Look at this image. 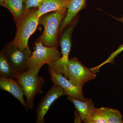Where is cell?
<instances>
[{
    "instance_id": "1",
    "label": "cell",
    "mask_w": 123,
    "mask_h": 123,
    "mask_svg": "<svg viewBox=\"0 0 123 123\" xmlns=\"http://www.w3.org/2000/svg\"><path fill=\"white\" fill-rule=\"evenodd\" d=\"M67 12V9H65L42 15L39 23L43 26L44 30L37 40L42 42L44 46L58 48L59 29Z\"/></svg>"
},
{
    "instance_id": "2",
    "label": "cell",
    "mask_w": 123,
    "mask_h": 123,
    "mask_svg": "<svg viewBox=\"0 0 123 123\" xmlns=\"http://www.w3.org/2000/svg\"><path fill=\"white\" fill-rule=\"evenodd\" d=\"M79 20L78 15L70 24L68 25L62 33L60 44L61 49V57L59 59L48 64V67L52 69L55 72L60 73L68 79L69 55L72 47V35Z\"/></svg>"
},
{
    "instance_id": "3",
    "label": "cell",
    "mask_w": 123,
    "mask_h": 123,
    "mask_svg": "<svg viewBox=\"0 0 123 123\" xmlns=\"http://www.w3.org/2000/svg\"><path fill=\"white\" fill-rule=\"evenodd\" d=\"M34 44L35 50L29 58L27 71L33 75H38L42 66L59 59L61 54L57 48L44 46L38 40H37Z\"/></svg>"
},
{
    "instance_id": "4",
    "label": "cell",
    "mask_w": 123,
    "mask_h": 123,
    "mask_svg": "<svg viewBox=\"0 0 123 123\" xmlns=\"http://www.w3.org/2000/svg\"><path fill=\"white\" fill-rule=\"evenodd\" d=\"M37 9H30L26 17L16 26L17 31L15 37L10 43L20 49L29 47V38L35 32L39 24V17L37 13Z\"/></svg>"
},
{
    "instance_id": "5",
    "label": "cell",
    "mask_w": 123,
    "mask_h": 123,
    "mask_svg": "<svg viewBox=\"0 0 123 123\" xmlns=\"http://www.w3.org/2000/svg\"><path fill=\"white\" fill-rule=\"evenodd\" d=\"M15 79L24 89L28 111L33 109L36 95L44 93L42 88L45 80L43 77L33 75L27 71L17 74Z\"/></svg>"
},
{
    "instance_id": "6",
    "label": "cell",
    "mask_w": 123,
    "mask_h": 123,
    "mask_svg": "<svg viewBox=\"0 0 123 123\" xmlns=\"http://www.w3.org/2000/svg\"><path fill=\"white\" fill-rule=\"evenodd\" d=\"M1 51L6 56L16 75L27 70V63L32 53L29 47L21 49L10 42Z\"/></svg>"
},
{
    "instance_id": "7",
    "label": "cell",
    "mask_w": 123,
    "mask_h": 123,
    "mask_svg": "<svg viewBox=\"0 0 123 123\" xmlns=\"http://www.w3.org/2000/svg\"><path fill=\"white\" fill-rule=\"evenodd\" d=\"M68 79L74 86L83 87L87 82L96 78L97 75L92 69L83 65L77 57H73L69 60Z\"/></svg>"
},
{
    "instance_id": "8",
    "label": "cell",
    "mask_w": 123,
    "mask_h": 123,
    "mask_svg": "<svg viewBox=\"0 0 123 123\" xmlns=\"http://www.w3.org/2000/svg\"><path fill=\"white\" fill-rule=\"evenodd\" d=\"M66 95L64 90L60 86L53 84L36 108V123H44V117L50 107L56 99L60 97Z\"/></svg>"
},
{
    "instance_id": "9",
    "label": "cell",
    "mask_w": 123,
    "mask_h": 123,
    "mask_svg": "<svg viewBox=\"0 0 123 123\" xmlns=\"http://www.w3.org/2000/svg\"><path fill=\"white\" fill-rule=\"evenodd\" d=\"M48 68L53 84L60 86L66 93V95L82 101H85L87 99L84 97L82 92L83 87L74 86L61 73L55 72L48 66Z\"/></svg>"
},
{
    "instance_id": "10",
    "label": "cell",
    "mask_w": 123,
    "mask_h": 123,
    "mask_svg": "<svg viewBox=\"0 0 123 123\" xmlns=\"http://www.w3.org/2000/svg\"><path fill=\"white\" fill-rule=\"evenodd\" d=\"M0 89L11 93L21 103L28 111L26 102L24 99L25 93L24 89L15 79L0 78Z\"/></svg>"
},
{
    "instance_id": "11",
    "label": "cell",
    "mask_w": 123,
    "mask_h": 123,
    "mask_svg": "<svg viewBox=\"0 0 123 123\" xmlns=\"http://www.w3.org/2000/svg\"><path fill=\"white\" fill-rule=\"evenodd\" d=\"M1 6L11 12L16 26L24 19L29 11L27 9L26 0H5Z\"/></svg>"
},
{
    "instance_id": "12",
    "label": "cell",
    "mask_w": 123,
    "mask_h": 123,
    "mask_svg": "<svg viewBox=\"0 0 123 123\" xmlns=\"http://www.w3.org/2000/svg\"><path fill=\"white\" fill-rule=\"evenodd\" d=\"M86 7V0H71L68 6L66 16L60 26L59 36L62 35L66 27L76 18L78 13Z\"/></svg>"
},
{
    "instance_id": "13",
    "label": "cell",
    "mask_w": 123,
    "mask_h": 123,
    "mask_svg": "<svg viewBox=\"0 0 123 123\" xmlns=\"http://www.w3.org/2000/svg\"><path fill=\"white\" fill-rule=\"evenodd\" d=\"M71 0H44L43 4L37 10L39 17L49 12L68 8Z\"/></svg>"
},
{
    "instance_id": "14",
    "label": "cell",
    "mask_w": 123,
    "mask_h": 123,
    "mask_svg": "<svg viewBox=\"0 0 123 123\" xmlns=\"http://www.w3.org/2000/svg\"><path fill=\"white\" fill-rule=\"evenodd\" d=\"M67 98L73 104L82 121L95 108L91 99L87 98L85 101H82L68 96Z\"/></svg>"
},
{
    "instance_id": "15",
    "label": "cell",
    "mask_w": 123,
    "mask_h": 123,
    "mask_svg": "<svg viewBox=\"0 0 123 123\" xmlns=\"http://www.w3.org/2000/svg\"><path fill=\"white\" fill-rule=\"evenodd\" d=\"M99 109L107 123H123V116L118 110L107 107Z\"/></svg>"
},
{
    "instance_id": "16",
    "label": "cell",
    "mask_w": 123,
    "mask_h": 123,
    "mask_svg": "<svg viewBox=\"0 0 123 123\" xmlns=\"http://www.w3.org/2000/svg\"><path fill=\"white\" fill-rule=\"evenodd\" d=\"M16 74L13 70L6 56L2 51L0 53V76L15 79Z\"/></svg>"
},
{
    "instance_id": "17",
    "label": "cell",
    "mask_w": 123,
    "mask_h": 123,
    "mask_svg": "<svg viewBox=\"0 0 123 123\" xmlns=\"http://www.w3.org/2000/svg\"><path fill=\"white\" fill-rule=\"evenodd\" d=\"M83 121L85 123H107L99 110L95 108Z\"/></svg>"
},
{
    "instance_id": "18",
    "label": "cell",
    "mask_w": 123,
    "mask_h": 123,
    "mask_svg": "<svg viewBox=\"0 0 123 123\" xmlns=\"http://www.w3.org/2000/svg\"><path fill=\"white\" fill-rule=\"evenodd\" d=\"M123 51V44L120 45L116 51L111 54L110 56L103 63L100 64L98 66L94 67L91 69L95 73L98 72H99L100 68L104 65L108 63H114V60L115 57H116L118 55L122 52Z\"/></svg>"
},
{
    "instance_id": "19",
    "label": "cell",
    "mask_w": 123,
    "mask_h": 123,
    "mask_svg": "<svg viewBox=\"0 0 123 123\" xmlns=\"http://www.w3.org/2000/svg\"><path fill=\"white\" fill-rule=\"evenodd\" d=\"M44 0H26V8L29 11L32 8H38L43 4Z\"/></svg>"
},
{
    "instance_id": "20",
    "label": "cell",
    "mask_w": 123,
    "mask_h": 123,
    "mask_svg": "<svg viewBox=\"0 0 123 123\" xmlns=\"http://www.w3.org/2000/svg\"><path fill=\"white\" fill-rule=\"evenodd\" d=\"M115 18L117 20H118V21H119L123 23V16L121 18Z\"/></svg>"
},
{
    "instance_id": "21",
    "label": "cell",
    "mask_w": 123,
    "mask_h": 123,
    "mask_svg": "<svg viewBox=\"0 0 123 123\" xmlns=\"http://www.w3.org/2000/svg\"><path fill=\"white\" fill-rule=\"evenodd\" d=\"M5 0H0V6H2V4H4L5 2Z\"/></svg>"
}]
</instances>
